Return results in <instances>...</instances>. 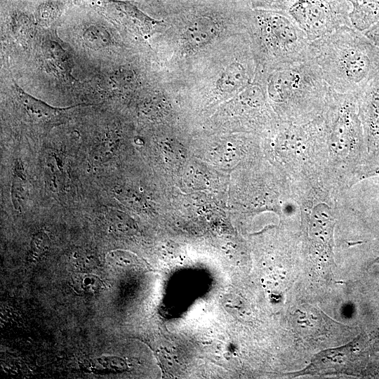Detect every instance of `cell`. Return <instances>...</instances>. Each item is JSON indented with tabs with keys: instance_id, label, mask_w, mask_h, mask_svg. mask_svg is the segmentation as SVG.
Wrapping results in <instances>:
<instances>
[{
	"instance_id": "cell-1",
	"label": "cell",
	"mask_w": 379,
	"mask_h": 379,
	"mask_svg": "<svg viewBox=\"0 0 379 379\" xmlns=\"http://www.w3.org/2000/svg\"><path fill=\"white\" fill-rule=\"evenodd\" d=\"M307 59L335 92L356 97L379 71V48L349 26L310 41Z\"/></svg>"
},
{
	"instance_id": "cell-2",
	"label": "cell",
	"mask_w": 379,
	"mask_h": 379,
	"mask_svg": "<svg viewBox=\"0 0 379 379\" xmlns=\"http://www.w3.org/2000/svg\"><path fill=\"white\" fill-rule=\"evenodd\" d=\"M265 85L268 100L290 122L307 121L326 111L335 93L307 59L266 74Z\"/></svg>"
},
{
	"instance_id": "cell-3",
	"label": "cell",
	"mask_w": 379,
	"mask_h": 379,
	"mask_svg": "<svg viewBox=\"0 0 379 379\" xmlns=\"http://www.w3.org/2000/svg\"><path fill=\"white\" fill-rule=\"evenodd\" d=\"M246 20L258 68L263 74L307 59L310 41L287 12L255 9Z\"/></svg>"
},
{
	"instance_id": "cell-4",
	"label": "cell",
	"mask_w": 379,
	"mask_h": 379,
	"mask_svg": "<svg viewBox=\"0 0 379 379\" xmlns=\"http://www.w3.org/2000/svg\"><path fill=\"white\" fill-rule=\"evenodd\" d=\"M348 0H296L287 13L312 41L337 29L352 27Z\"/></svg>"
},
{
	"instance_id": "cell-5",
	"label": "cell",
	"mask_w": 379,
	"mask_h": 379,
	"mask_svg": "<svg viewBox=\"0 0 379 379\" xmlns=\"http://www.w3.org/2000/svg\"><path fill=\"white\" fill-rule=\"evenodd\" d=\"M364 142L373 154H379V71L357 96Z\"/></svg>"
},
{
	"instance_id": "cell-6",
	"label": "cell",
	"mask_w": 379,
	"mask_h": 379,
	"mask_svg": "<svg viewBox=\"0 0 379 379\" xmlns=\"http://www.w3.org/2000/svg\"><path fill=\"white\" fill-rule=\"evenodd\" d=\"M335 218L331 208L319 203L312 210L309 235L313 250L321 257L331 258Z\"/></svg>"
},
{
	"instance_id": "cell-7",
	"label": "cell",
	"mask_w": 379,
	"mask_h": 379,
	"mask_svg": "<svg viewBox=\"0 0 379 379\" xmlns=\"http://www.w3.org/2000/svg\"><path fill=\"white\" fill-rule=\"evenodd\" d=\"M111 12L116 14L122 22L136 29L145 38L151 36L158 28L164 26L162 21L157 20L146 15L133 4L117 0H103Z\"/></svg>"
},
{
	"instance_id": "cell-8",
	"label": "cell",
	"mask_w": 379,
	"mask_h": 379,
	"mask_svg": "<svg viewBox=\"0 0 379 379\" xmlns=\"http://www.w3.org/2000/svg\"><path fill=\"white\" fill-rule=\"evenodd\" d=\"M18 98L29 117L39 123H50L58 119L65 112L79 105L65 108L52 107L16 86Z\"/></svg>"
},
{
	"instance_id": "cell-9",
	"label": "cell",
	"mask_w": 379,
	"mask_h": 379,
	"mask_svg": "<svg viewBox=\"0 0 379 379\" xmlns=\"http://www.w3.org/2000/svg\"><path fill=\"white\" fill-rule=\"evenodd\" d=\"M351 4L349 14L352 27L366 32L379 22V0H348Z\"/></svg>"
},
{
	"instance_id": "cell-10",
	"label": "cell",
	"mask_w": 379,
	"mask_h": 379,
	"mask_svg": "<svg viewBox=\"0 0 379 379\" xmlns=\"http://www.w3.org/2000/svg\"><path fill=\"white\" fill-rule=\"evenodd\" d=\"M219 29L216 24L212 21L203 19L193 22L189 25L183 34V41L191 49L200 48L206 45L215 36H217Z\"/></svg>"
},
{
	"instance_id": "cell-11",
	"label": "cell",
	"mask_w": 379,
	"mask_h": 379,
	"mask_svg": "<svg viewBox=\"0 0 379 379\" xmlns=\"http://www.w3.org/2000/svg\"><path fill=\"white\" fill-rule=\"evenodd\" d=\"M29 195V185L22 164L16 161L11 188V201L14 208L21 211L25 206Z\"/></svg>"
},
{
	"instance_id": "cell-12",
	"label": "cell",
	"mask_w": 379,
	"mask_h": 379,
	"mask_svg": "<svg viewBox=\"0 0 379 379\" xmlns=\"http://www.w3.org/2000/svg\"><path fill=\"white\" fill-rule=\"evenodd\" d=\"M109 226L117 232L128 233L134 230L133 220L124 213L117 209H109L105 214Z\"/></svg>"
},
{
	"instance_id": "cell-13",
	"label": "cell",
	"mask_w": 379,
	"mask_h": 379,
	"mask_svg": "<svg viewBox=\"0 0 379 379\" xmlns=\"http://www.w3.org/2000/svg\"><path fill=\"white\" fill-rule=\"evenodd\" d=\"M50 247V239L48 234L39 231L32 237L28 258L31 262L36 261L44 253H46Z\"/></svg>"
},
{
	"instance_id": "cell-14",
	"label": "cell",
	"mask_w": 379,
	"mask_h": 379,
	"mask_svg": "<svg viewBox=\"0 0 379 379\" xmlns=\"http://www.w3.org/2000/svg\"><path fill=\"white\" fill-rule=\"evenodd\" d=\"M74 286L82 292L93 293L103 287L101 280L91 274H79L73 278Z\"/></svg>"
},
{
	"instance_id": "cell-15",
	"label": "cell",
	"mask_w": 379,
	"mask_h": 379,
	"mask_svg": "<svg viewBox=\"0 0 379 379\" xmlns=\"http://www.w3.org/2000/svg\"><path fill=\"white\" fill-rule=\"evenodd\" d=\"M84 39L89 46L93 47H104L110 44V37L107 31L97 26L86 29L84 33Z\"/></svg>"
},
{
	"instance_id": "cell-16",
	"label": "cell",
	"mask_w": 379,
	"mask_h": 379,
	"mask_svg": "<svg viewBox=\"0 0 379 379\" xmlns=\"http://www.w3.org/2000/svg\"><path fill=\"white\" fill-rule=\"evenodd\" d=\"M296 0H250L251 6L255 9L286 11Z\"/></svg>"
},
{
	"instance_id": "cell-17",
	"label": "cell",
	"mask_w": 379,
	"mask_h": 379,
	"mask_svg": "<svg viewBox=\"0 0 379 379\" xmlns=\"http://www.w3.org/2000/svg\"><path fill=\"white\" fill-rule=\"evenodd\" d=\"M70 263L78 268H88L95 263L93 253L82 249H75L69 255Z\"/></svg>"
},
{
	"instance_id": "cell-18",
	"label": "cell",
	"mask_w": 379,
	"mask_h": 379,
	"mask_svg": "<svg viewBox=\"0 0 379 379\" xmlns=\"http://www.w3.org/2000/svg\"><path fill=\"white\" fill-rule=\"evenodd\" d=\"M115 142L110 136H107L101 140L93 149V156L95 160L103 161L110 158V155L114 152Z\"/></svg>"
},
{
	"instance_id": "cell-19",
	"label": "cell",
	"mask_w": 379,
	"mask_h": 379,
	"mask_svg": "<svg viewBox=\"0 0 379 379\" xmlns=\"http://www.w3.org/2000/svg\"><path fill=\"white\" fill-rule=\"evenodd\" d=\"M373 156L374 157L367 162L362 170L363 178L379 175V154Z\"/></svg>"
},
{
	"instance_id": "cell-20",
	"label": "cell",
	"mask_w": 379,
	"mask_h": 379,
	"mask_svg": "<svg viewBox=\"0 0 379 379\" xmlns=\"http://www.w3.org/2000/svg\"><path fill=\"white\" fill-rule=\"evenodd\" d=\"M364 34L379 48V22L366 30Z\"/></svg>"
},
{
	"instance_id": "cell-21",
	"label": "cell",
	"mask_w": 379,
	"mask_h": 379,
	"mask_svg": "<svg viewBox=\"0 0 379 379\" xmlns=\"http://www.w3.org/2000/svg\"><path fill=\"white\" fill-rule=\"evenodd\" d=\"M373 262L379 265V255L377 257V258L374 260Z\"/></svg>"
}]
</instances>
